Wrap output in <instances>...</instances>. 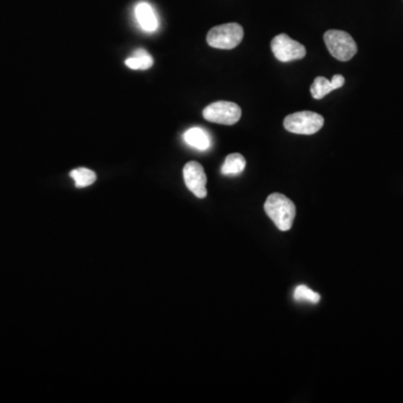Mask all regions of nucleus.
Listing matches in <instances>:
<instances>
[{"instance_id":"11","label":"nucleus","mask_w":403,"mask_h":403,"mask_svg":"<svg viewBox=\"0 0 403 403\" xmlns=\"http://www.w3.org/2000/svg\"><path fill=\"white\" fill-rule=\"evenodd\" d=\"M245 165H247V162L241 153H230L225 158V164L222 166V174L223 175H238L245 171Z\"/></svg>"},{"instance_id":"2","label":"nucleus","mask_w":403,"mask_h":403,"mask_svg":"<svg viewBox=\"0 0 403 403\" xmlns=\"http://www.w3.org/2000/svg\"><path fill=\"white\" fill-rule=\"evenodd\" d=\"M245 36V31L240 24L229 23L215 26L208 31V45L214 49L233 50L241 43Z\"/></svg>"},{"instance_id":"13","label":"nucleus","mask_w":403,"mask_h":403,"mask_svg":"<svg viewBox=\"0 0 403 403\" xmlns=\"http://www.w3.org/2000/svg\"><path fill=\"white\" fill-rule=\"evenodd\" d=\"M70 176L75 181V186L77 188H88L97 181L96 173L88 168H77L70 173Z\"/></svg>"},{"instance_id":"5","label":"nucleus","mask_w":403,"mask_h":403,"mask_svg":"<svg viewBox=\"0 0 403 403\" xmlns=\"http://www.w3.org/2000/svg\"><path fill=\"white\" fill-rule=\"evenodd\" d=\"M242 111L236 103L230 101H218L211 103L203 110V116L210 123L233 126L241 119Z\"/></svg>"},{"instance_id":"1","label":"nucleus","mask_w":403,"mask_h":403,"mask_svg":"<svg viewBox=\"0 0 403 403\" xmlns=\"http://www.w3.org/2000/svg\"><path fill=\"white\" fill-rule=\"evenodd\" d=\"M264 211L280 231H289L296 218V205L284 194L273 193L268 196Z\"/></svg>"},{"instance_id":"12","label":"nucleus","mask_w":403,"mask_h":403,"mask_svg":"<svg viewBox=\"0 0 403 403\" xmlns=\"http://www.w3.org/2000/svg\"><path fill=\"white\" fill-rule=\"evenodd\" d=\"M153 60L145 50H137L132 56L126 60V66L132 70H148L153 66Z\"/></svg>"},{"instance_id":"9","label":"nucleus","mask_w":403,"mask_h":403,"mask_svg":"<svg viewBox=\"0 0 403 403\" xmlns=\"http://www.w3.org/2000/svg\"><path fill=\"white\" fill-rule=\"evenodd\" d=\"M135 14H136L137 22L144 31L151 33L158 29V20L153 12V7L149 3H138L135 9Z\"/></svg>"},{"instance_id":"14","label":"nucleus","mask_w":403,"mask_h":403,"mask_svg":"<svg viewBox=\"0 0 403 403\" xmlns=\"http://www.w3.org/2000/svg\"><path fill=\"white\" fill-rule=\"evenodd\" d=\"M295 298L297 301H310L312 304H317L321 301V296L318 295L315 291H312L305 284H301V286L296 288Z\"/></svg>"},{"instance_id":"6","label":"nucleus","mask_w":403,"mask_h":403,"mask_svg":"<svg viewBox=\"0 0 403 403\" xmlns=\"http://www.w3.org/2000/svg\"><path fill=\"white\" fill-rule=\"evenodd\" d=\"M271 51L277 60L287 63L306 56V49L287 34L277 35L271 42Z\"/></svg>"},{"instance_id":"4","label":"nucleus","mask_w":403,"mask_h":403,"mask_svg":"<svg viewBox=\"0 0 403 403\" xmlns=\"http://www.w3.org/2000/svg\"><path fill=\"white\" fill-rule=\"evenodd\" d=\"M324 116L312 111H301L289 114L284 120L286 130L297 135H314L324 126Z\"/></svg>"},{"instance_id":"7","label":"nucleus","mask_w":403,"mask_h":403,"mask_svg":"<svg viewBox=\"0 0 403 403\" xmlns=\"http://www.w3.org/2000/svg\"><path fill=\"white\" fill-rule=\"evenodd\" d=\"M185 184L188 190L199 199H205L208 195L206 183L208 177L205 174L204 168L197 162H190L184 166L183 169Z\"/></svg>"},{"instance_id":"8","label":"nucleus","mask_w":403,"mask_h":403,"mask_svg":"<svg viewBox=\"0 0 403 403\" xmlns=\"http://www.w3.org/2000/svg\"><path fill=\"white\" fill-rule=\"evenodd\" d=\"M345 83V79L341 74H336L333 77L332 81H328L326 77H317L312 82L310 92L312 97L316 100H321L326 97L327 94L334 91L336 89L342 88Z\"/></svg>"},{"instance_id":"3","label":"nucleus","mask_w":403,"mask_h":403,"mask_svg":"<svg viewBox=\"0 0 403 403\" xmlns=\"http://www.w3.org/2000/svg\"><path fill=\"white\" fill-rule=\"evenodd\" d=\"M324 40L332 56L341 62L352 60L358 53V45L347 31L337 29L327 31L324 35Z\"/></svg>"},{"instance_id":"10","label":"nucleus","mask_w":403,"mask_h":403,"mask_svg":"<svg viewBox=\"0 0 403 403\" xmlns=\"http://www.w3.org/2000/svg\"><path fill=\"white\" fill-rule=\"evenodd\" d=\"M184 140L190 147L199 151H206L211 146V138L208 132L199 127H194L186 131L184 134Z\"/></svg>"}]
</instances>
